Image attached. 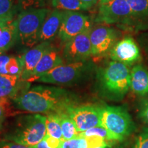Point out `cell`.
<instances>
[{
    "label": "cell",
    "instance_id": "cell-1",
    "mask_svg": "<svg viewBox=\"0 0 148 148\" xmlns=\"http://www.w3.org/2000/svg\"><path fill=\"white\" fill-rule=\"evenodd\" d=\"M67 90L56 86H34L16 96L14 102L18 108L31 113L59 112L72 106Z\"/></svg>",
    "mask_w": 148,
    "mask_h": 148
},
{
    "label": "cell",
    "instance_id": "cell-2",
    "mask_svg": "<svg viewBox=\"0 0 148 148\" xmlns=\"http://www.w3.org/2000/svg\"><path fill=\"white\" fill-rule=\"evenodd\" d=\"M98 81L104 95L119 100L130 88V71L126 64L112 60L99 70Z\"/></svg>",
    "mask_w": 148,
    "mask_h": 148
},
{
    "label": "cell",
    "instance_id": "cell-3",
    "mask_svg": "<svg viewBox=\"0 0 148 148\" xmlns=\"http://www.w3.org/2000/svg\"><path fill=\"white\" fill-rule=\"evenodd\" d=\"M49 12L50 10L45 8L29 9L19 12L15 18L16 42L31 48L38 44L40 29Z\"/></svg>",
    "mask_w": 148,
    "mask_h": 148
},
{
    "label": "cell",
    "instance_id": "cell-4",
    "mask_svg": "<svg viewBox=\"0 0 148 148\" xmlns=\"http://www.w3.org/2000/svg\"><path fill=\"white\" fill-rule=\"evenodd\" d=\"M100 126L113 135L116 140H122L134 129L130 115L121 106H107L101 108Z\"/></svg>",
    "mask_w": 148,
    "mask_h": 148
},
{
    "label": "cell",
    "instance_id": "cell-5",
    "mask_svg": "<svg viewBox=\"0 0 148 148\" xmlns=\"http://www.w3.org/2000/svg\"><path fill=\"white\" fill-rule=\"evenodd\" d=\"M45 121L46 116L38 113L25 116L15 134L9 138L14 143L29 147L36 145L47 134Z\"/></svg>",
    "mask_w": 148,
    "mask_h": 148
},
{
    "label": "cell",
    "instance_id": "cell-6",
    "mask_svg": "<svg viewBox=\"0 0 148 148\" xmlns=\"http://www.w3.org/2000/svg\"><path fill=\"white\" fill-rule=\"evenodd\" d=\"M136 21L126 0H112L99 5L95 21L97 23L131 25Z\"/></svg>",
    "mask_w": 148,
    "mask_h": 148
},
{
    "label": "cell",
    "instance_id": "cell-7",
    "mask_svg": "<svg viewBox=\"0 0 148 148\" xmlns=\"http://www.w3.org/2000/svg\"><path fill=\"white\" fill-rule=\"evenodd\" d=\"M85 61L61 64L40 75L36 79L38 82L51 84H69L75 83L84 76L88 69Z\"/></svg>",
    "mask_w": 148,
    "mask_h": 148
},
{
    "label": "cell",
    "instance_id": "cell-8",
    "mask_svg": "<svg viewBox=\"0 0 148 148\" xmlns=\"http://www.w3.org/2000/svg\"><path fill=\"white\" fill-rule=\"evenodd\" d=\"M90 29H92L91 21L88 16L79 11H64L58 37L61 43L64 44Z\"/></svg>",
    "mask_w": 148,
    "mask_h": 148
},
{
    "label": "cell",
    "instance_id": "cell-9",
    "mask_svg": "<svg viewBox=\"0 0 148 148\" xmlns=\"http://www.w3.org/2000/svg\"><path fill=\"white\" fill-rule=\"evenodd\" d=\"M90 30L84 31L64 44L62 56L67 63L85 61L92 56Z\"/></svg>",
    "mask_w": 148,
    "mask_h": 148
},
{
    "label": "cell",
    "instance_id": "cell-10",
    "mask_svg": "<svg viewBox=\"0 0 148 148\" xmlns=\"http://www.w3.org/2000/svg\"><path fill=\"white\" fill-rule=\"evenodd\" d=\"M119 37V32L112 27L101 25L92 28L90 33L92 56L100 57L109 53Z\"/></svg>",
    "mask_w": 148,
    "mask_h": 148
},
{
    "label": "cell",
    "instance_id": "cell-11",
    "mask_svg": "<svg viewBox=\"0 0 148 148\" xmlns=\"http://www.w3.org/2000/svg\"><path fill=\"white\" fill-rule=\"evenodd\" d=\"M75 123L77 132H85L92 127L100 126L101 108L94 106H71L66 108Z\"/></svg>",
    "mask_w": 148,
    "mask_h": 148
},
{
    "label": "cell",
    "instance_id": "cell-12",
    "mask_svg": "<svg viewBox=\"0 0 148 148\" xmlns=\"http://www.w3.org/2000/svg\"><path fill=\"white\" fill-rule=\"evenodd\" d=\"M111 60L129 66L140 59L138 46L131 36H126L118 40L109 52Z\"/></svg>",
    "mask_w": 148,
    "mask_h": 148
},
{
    "label": "cell",
    "instance_id": "cell-13",
    "mask_svg": "<svg viewBox=\"0 0 148 148\" xmlns=\"http://www.w3.org/2000/svg\"><path fill=\"white\" fill-rule=\"evenodd\" d=\"M51 47L50 42H40L31 48L22 56L23 62V72L21 75L22 81L27 82L42 56Z\"/></svg>",
    "mask_w": 148,
    "mask_h": 148
},
{
    "label": "cell",
    "instance_id": "cell-14",
    "mask_svg": "<svg viewBox=\"0 0 148 148\" xmlns=\"http://www.w3.org/2000/svg\"><path fill=\"white\" fill-rule=\"evenodd\" d=\"M63 63L62 56L52 46L42 56L27 82H34L42 74L47 73Z\"/></svg>",
    "mask_w": 148,
    "mask_h": 148
},
{
    "label": "cell",
    "instance_id": "cell-15",
    "mask_svg": "<svg viewBox=\"0 0 148 148\" xmlns=\"http://www.w3.org/2000/svg\"><path fill=\"white\" fill-rule=\"evenodd\" d=\"M64 11L55 9L48 14L42 24L38 37V43L42 42H50L58 35L63 17Z\"/></svg>",
    "mask_w": 148,
    "mask_h": 148
},
{
    "label": "cell",
    "instance_id": "cell-16",
    "mask_svg": "<svg viewBox=\"0 0 148 148\" xmlns=\"http://www.w3.org/2000/svg\"><path fill=\"white\" fill-rule=\"evenodd\" d=\"M130 88L140 97H148V71L142 64H136L130 71Z\"/></svg>",
    "mask_w": 148,
    "mask_h": 148
},
{
    "label": "cell",
    "instance_id": "cell-17",
    "mask_svg": "<svg viewBox=\"0 0 148 148\" xmlns=\"http://www.w3.org/2000/svg\"><path fill=\"white\" fill-rule=\"evenodd\" d=\"M106 140L99 136H80L69 140H62L59 148H95L106 146Z\"/></svg>",
    "mask_w": 148,
    "mask_h": 148
},
{
    "label": "cell",
    "instance_id": "cell-18",
    "mask_svg": "<svg viewBox=\"0 0 148 148\" xmlns=\"http://www.w3.org/2000/svg\"><path fill=\"white\" fill-rule=\"evenodd\" d=\"M23 62L22 56H13L0 54V73L15 75L21 77L23 72Z\"/></svg>",
    "mask_w": 148,
    "mask_h": 148
},
{
    "label": "cell",
    "instance_id": "cell-19",
    "mask_svg": "<svg viewBox=\"0 0 148 148\" xmlns=\"http://www.w3.org/2000/svg\"><path fill=\"white\" fill-rule=\"evenodd\" d=\"M16 27L15 18L5 19L2 33L0 36V52L3 53L8 50L16 42Z\"/></svg>",
    "mask_w": 148,
    "mask_h": 148
},
{
    "label": "cell",
    "instance_id": "cell-20",
    "mask_svg": "<svg viewBox=\"0 0 148 148\" xmlns=\"http://www.w3.org/2000/svg\"><path fill=\"white\" fill-rule=\"evenodd\" d=\"M21 77L0 73V99L14 97L19 88Z\"/></svg>",
    "mask_w": 148,
    "mask_h": 148
},
{
    "label": "cell",
    "instance_id": "cell-21",
    "mask_svg": "<svg viewBox=\"0 0 148 148\" xmlns=\"http://www.w3.org/2000/svg\"><path fill=\"white\" fill-rule=\"evenodd\" d=\"M60 118V125L62 129V139L69 140L76 137L78 134L75 123L71 116L66 112V110L59 112Z\"/></svg>",
    "mask_w": 148,
    "mask_h": 148
},
{
    "label": "cell",
    "instance_id": "cell-22",
    "mask_svg": "<svg viewBox=\"0 0 148 148\" xmlns=\"http://www.w3.org/2000/svg\"><path fill=\"white\" fill-rule=\"evenodd\" d=\"M51 5L62 11H86L91 8L80 0H51Z\"/></svg>",
    "mask_w": 148,
    "mask_h": 148
},
{
    "label": "cell",
    "instance_id": "cell-23",
    "mask_svg": "<svg viewBox=\"0 0 148 148\" xmlns=\"http://www.w3.org/2000/svg\"><path fill=\"white\" fill-rule=\"evenodd\" d=\"M46 131L49 136L62 139V129L60 125V118L58 112H50L46 116Z\"/></svg>",
    "mask_w": 148,
    "mask_h": 148
},
{
    "label": "cell",
    "instance_id": "cell-24",
    "mask_svg": "<svg viewBox=\"0 0 148 148\" xmlns=\"http://www.w3.org/2000/svg\"><path fill=\"white\" fill-rule=\"evenodd\" d=\"M136 20L148 18V0H126Z\"/></svg>",
    "mask_w": 148,
    "mask_h": 148
},
{
    "label": "cell",
    "instance_id": "cell-25",
    "mask_svg": "<svg viewBox=\"0 0 148 148\" xmlns=\"http://www.w3.org/2000/svg\"><path fill=\"white\" fill-rule=\"evenodd\" d=\"M77 136H96L103 138L106 140H116L114 136L109 132L108 130L104 127L101 126H97L92 127L85 132L78 133Z\"/></svg>",
    "mask_w": 148,
    "mask_h": 148
},
{
    "label": "cell",
    "instance_id": "cell-26",
    "mask_svg": "<svg viewBox=\"0 0 148 148\" xmlns=\"http://www.w3.org/2000/svg\"><path fill=\"white\" fill-rule=\"evenodd\" d=\"M45 0H16L14 12L34 8H42L45 5Z\"/></svg>",
    "mask_w": 148,
    "mask_h": 148
},
{
    "label": "cell",
    "instance_id": "cell-27",
    "mask_svg": "<svg viewBox=\"0 0 148 148\" xmlns=\"http://www.w3.org/2000/svg\"><path fill=\"white\" fill-rule=\"evenodd\" d=\"M14 13L13 0H0V20L13 18Z\"/></svg>",
    "mask_w": 148,
    "mask_h": 148
},
{
    "label": "cell",
    "instance_id": "cell-28",
    "mask_svg": "<svg viewBox=\"0 0 148 148\" xmlns=\"http://www.w3.org/2000/svg\"><path fill=\"white\" fill-rule=\"evenodd\" d=\"M132 148H148V128H145L138 134Z\"/></svg>",
    "mask_w": 148,
    "mask_h": 148
},
{
    "label": "cell",
    "instance_id": "cell-29",
    "mask_svg": "<svg viewBox=\"0 0 148 148\" xmlns=\"http://www.w3.org/2000/svg\"><path fill=\"white\" fill-rule=\"evenodd\" d=\"M138 114L140 119L148 124V99H143L140 101Z\"/></svg>",
    "mask_w": 148,
    "mask_h": 148
},
{
    "label": "cell",
    "instance_id": "cell-30",
    "mask_svg": "<svg viewBox=\"0 0 148 148\" xmlns=\"http://www.w3.org/2000/svg\"><path fill=\"white\" fill-rule=\"evenodd\" d=\"M8 99L7 98H1L0 99V128L1 127L2 123L5 116L6 112V106L8 105Z\"/></svg>",
    "mask_w": 148,
    "mask_h": 148
},
{
    "label": "cell",
    "instance_id": "cell-31",
    "mask_svg": "<svg viewBox=\"0 0 148 148\" xmlns=\"http://www.w3.org/2000/svg\"><path fill=\"white\" fill-rule=\"evenodd\" d=\"M47 142L48 146L51 148H59L61 142L62 140L58 139V138L52 137V136H49L46 134L45 138H44Z\"/></svg>",
    "mask_w": 148,
    "mask_h": 148
},
{
    "label": "cell",
    "instance_id": "cell-32",
    "mask_svg": "<svg viewBox=\"0 0 148 148\" xmlns=\"http://www.w3.org/2000/svg\"><path fill=\"white\" fill-rule=\"evenodd\" d=\"M1 148H32V147H29V146H26L21 145V144H17V143H5L3 145Z\"/></svg>",
    "mask_w": 148,
    "mask_h": 148
},
{
    "label": "cell",
    "instance_id": "cell-33",
    "mask_svg": "<svg viewBox=\"0 0 148 148\" xmlns=\"http://www.w3.org/2000/svg\"><path fill=\"white\" fill-rule=\"evenodd\" d=\"M32 148H51L48 146L45 138H44L43 140H42L40 142H39L38 144H36V145L32 146Z\"/></svg>",
    "mask_w": 148,
    "mask_h": 148
},
{
    "label": "cell",
    "instance_id": "cell-34",
    "mask_svg": "<svg viewBox=\"0 0 148 148\" xmlns=\"http://www.w3.org/2000/svg\"><path fill=\"white\" fill-rule=\"evenodd\" d=\"M80 1L91 8L92 6L97 3L98 0H80Z\"/></svg>",
    "mask_w": 148,
    "mask_h": 148
},
{
    "label": "cell",
    "instance_id": "cell-35",
    "mask_svg": "<svg viewBox=\"0 0 148 148\" xmlns=\"http://www.w3.org/2000/svg\"><path fill=\"white\" fill-rule=\"evenodd\" d=\"M143 43L145 44V49L146 52H147V53L148 54V34L144 37Z\"/></svg>",
    "mask_w": 148,
    "mask_h": 148
},
{
    "label": "cell",
    "instance_id": "cell-36",
    "mask_svg": "<svg viewBox=\"0 0 148 148\" xmlns=\"http://www.w3.org/2000/svg\"><path fill=\"white\" fill-rule=\"evenodd\" d=\"M99 1V5H102V4H105V3L109 2V1H112V0H98Z\"/></svg>",
    "mask_w": 148,
    "mask_h": 148
},
{
    "label": "cell",
    "instance_id": "cell-37",
    "mask_svg": "<svg viewBox=\"0 0 148 148\" xmlns=\"http://www.w3.org/2000/svg\"><path fill=\"white\" fill-rule=\"evenodd\" d=\"M95 148H108V145H106V146H100V147H97Z\"/></svg>",
    "mask_w": 148,
    "mask_h": 148
},
{
    "label": "cell",
    "instance_id": "cell-38",
    "mask_svg": "<svg viewBox=\"0 0 148 148\" xmlns=\"http://www.w3.org/2000/svg\"><path fill=\"white\" fill-rule=\"evenodd\" d=\"M0 54H1V52H0Z\"/></svg>",
    "mask_w": 148,
    "mask_h": 148
}]
</instances>
